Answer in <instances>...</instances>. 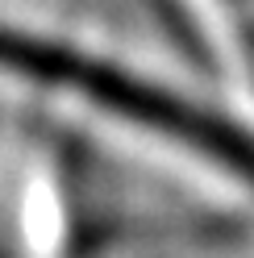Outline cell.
<instances>
[{"instance_id":"cell-1","label":"cell","mask_w":254,"mask_h":258,"mask_svg":"<svg viewBox=\"0 0 254 258\" xmlns=\"http://www.w3.org/2000/svg\"><path fill=\"white\" fill-rule=\"evenodd\" d=\"M187 58L229 100L254 112V0H154Z\"/></svg>"}]
</instances>
